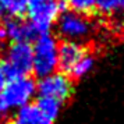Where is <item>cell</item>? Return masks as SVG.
<instances>
[{"mask_svg":"<svg viewBox=\"0 0 124 124\" xmlns=\"http://www.w3.org/2000/svg\"><path fill=\"white\" fill-rule=\"evenodd\" d=\"M39 35L28 20L20 17H8L0 24V42H34Z\"/></svg>","mask_w":124,"mask_h":124,"instance_id":"8","label":"cell"},{"mask_svg":"<svg viewBox=\"0 0 124 124\" xmlns=\"http://www.w3.org/2000/svg\"><path fill=\"white\" fill-rule=\"evenodd\" d=\"M3 118H4V110L0 107V124L3 123Z\"/></svg>","mask_w":124,"mask_h":124,"instance_id":"16","label":"cell"},{"mask_svg":"<svg viewBox=\"0 0 124 124\" xmlns=\"http://www.w3.org/2000/svg\"><path fill=\"white\" fill-rule=\"evenodd\" d=\"M95 11L114 32H124V0H96Z\"/></svg>","mask_w":124,"mask_h":124,"instance_id":"9","label":"cell"},{"mask_svg":"<svg viewBox=\"0 0 124 124\" xmlns=\"http://www.w3.org/2000/svg\"><path fill=\"white\" fill-rule=\"evenodd\" d=\"M35 105L46 117L52 118V120H56V117L60 114V110L63 107V103H60V102L49 99V98H39V96H38V101Z\"/></svg>","mask_w":124,"mask_h":124,"instance_id":"11","label":"cell"},{"mask_svg":"<svg viewBox=\"0 0 124 124\" xmlns=\"http://www.w3.org/2000/svg\"><path fill=\"white\" fill-rule=\"evenodd\" d=\"M36 96V82L29 75L7 78L0 91V107L4 112H16L29 105Z\"/></svg>","mask_w":124,"mask_h":124,"instance_id":"3","label":"cell"},{"mask_svg":"<svg viewBox=\"0 0 124 124\" xmlns=\"http://www.w3.org/2000/svg\"><path fill=\"white\" fill-rule=\"evenodd\" d=\"M59 40L50 32L39 34L32 45V73L42 78L59 68Z\"/></svg>","mask_w":124,"mask_h":124,"instance_id":"2","label":"cell"},{"mask_svg":"<svg viewBox=\"0 0 124 124\" xmlns=\"http://www.w3.org/2000/svg\"><path fill=\"white\" fill-rule=\"evenodd\" d=\"M3 71L7 78L28 75L32 71V45L29 42H10L3 53Z\"/></svg>","mask_w":124,"mask_h":124,"instance_id":"5","label":"cell"},{"mask_svg":"<svg viewBox=\"0 0 124 124\" xmlns=\"http://www.w3.org/2000/svg\"><path fill=\"white\" fill-rule=\"evenodd\" d=\"M95 57L81 42L64 40L59 46V68L71 79L84 78L92 71Z\"/></svg>","mask_w":124,"mask_h":124,"instance_id":"1","label":"cell"},{"mask_svg":"<svg viewBox=\"0 0 124 124\" xmlns=\"http://www.w3.org/2000/svg\"><path fill=\"white\" fill-rule=\"evenodd\" d=\"M74 92V82L67 74L62 71H54L39 78L36 82V96L49 98L60 103L66 102L71 98Z\"/></svg>","mask_w":124,"mask_h":124,"instance_id":"7","label":"cell"},{"mask_svg":"<svg viewBox=\"0 0 124 124\" xmlns=\"http://www.w3.org/2000/svg\"><path fill=\"white\" fill-rule=\"evenodd\" d=\"M3 20H4V11H3V7L0 4V24L3 23Z\"/></svg>","mask_w":124,"mask_h":124,"instance_id":"15","label":"cell"},{"mask_svg":"<svg viewBox=\"0 0 124 124\" xmlns=\"http://www.w3.org/2000/svg\"><path fill=\"white\" fill-rule=\"evenodd\" d=\"M8 124H54V120L46 117L36 105L29 103L16 110Z\"/></svg>","mask_w":124,"mask_h":124,"instance_id":"10","label":"cell"},{"mask_svg":"<svg viewBox=\"0 0 124 124\" xmlns=\"http://www.w3.org/2000/svg\"><path fill=\"white\" fill-rule=\"evenodd\" d=\"M6 81H7V75H6V73L3 71L1 66H0V91L3 89V86H4V84H6Z\"/></svg>","mask_w":124,"mask_h":124,"instance_id":"14","label":"cell"},{"mask_svg":"<svg viewBox=\"0 0 124 124\" xmlns=\"http://www.w3.org/2000/svg\"><path fill=\"white\" fill-rule=\"evenodd\" d=\"M0 4L4 14H8L10 17H20L27 10L28 0H0Z\"/></svg>","mask_w":124,"mask_h":124,"instance_id":"13","label":"cell"},{"mask_svg":"<svg viewBox=\"0 0 124 124\" xmlns=\"http://www.w3.org/2000/svg\"><path fill=\"white\" fill-rule=\"evenodd\" d=\"M57 35L63 40L70 42H81L92 38L95 34V23L89 18V16H85L81 13H75L71 10H63L59 16L56 24Z\"/></svg>","mask_w":124,"mask_h":124,"instance_id":"4","label":"cell"},{"mask_svg":"<svg viewBox=\"0 0 124 124\" xmlns=\"http://www.w3.org/2000/svg\"><path fill=\"white\" fill-rule=\"evenodd\" d=\"M63 7V0H28L25 13L35 29L39 34H45L54 27Z\"/></svg>","mask_w":124,"mask_h":124,"instance_id":"6","label":"cell"},{"mask_svg":"<svg viewBox=\"0 0 124 124\" xmlns=\"http://www.w3.org/2000/svg\"><path fill=\"white\" fill-rule=\"evenodd\" d=\"M63 4L71 11L89 16L95 11L96 0H63Z\"/></svg>","mask_w":124,"mask_h":124,"instance_id":"12","label":"cell"},{"mask_svg":"<svg viewBox=\"0 0 124 124\" xmlns=\"http://www.w3.org/2000/svg\"><path fill=\"white\" fill-rule=\"evenodd\" d=\"M0 59H1V53H0Z\"/></svg>","mask_w":124,"mask_h":124,"instance_id":"17","label":"cell"}]
</instances>
